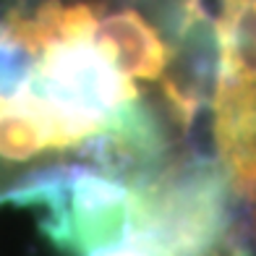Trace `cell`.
<instances>
[{
	"instance_id": "obj_2",
	"label": "cell",
	"mask_w": 256,
	"mask_h": 256,
	"mask_svg": "<svg viewBox=\"0 0 256 256\" xmlns=\"http://www.w3.org/2000/svg\"><path fill=\"white\" fill-rule=\"evenodd\" d=\"M217 32L214 154L232 194L256 202V0H209Z\"/></svg>"
},
{
	"instance_id": "obj_1",
	"label": "cell",
	"mask_w": 256,
	"mask_h": 256,
	"mask_svg": "<svg viewBox=\"0 0 256 256\" xmlns=\"http://www.w3.org/2000/svg\"><path fill=\"white\" fill-rule=\"evenodd\" d=\"M214 78L206 0H0V204L209 157Z\"/></svg>"
}]
</instances>
